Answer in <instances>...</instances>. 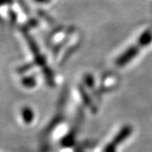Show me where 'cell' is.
<instances>
[{
	"label": "cell",
	"mask_w": 152,
	"mask_h": 152,
	"mask_svg": "<svg viewBox=\"0 0 152 152\" xmlns=\"http://www.w3.org/2000/svg\"><path fill=\"white\" fill-rule=\"evenodd\" d=\"M152 42V31L151 30H147L146 31L143 33L140 39L136 42L135 45L131 46L124 53L120 56L116 61V64L119 67L126 65L131 59H133L138 53H140V50L143 48L148 46Z\"/></svg>",
	"instance_id": "obj_1"
},
{
	"label": "cell",
	"mask_w": 152,
	"mask_h": 152,
	"mask_svg": "<svg viewBox=\"0 0 152 152\" xmlns=\"http://www.w3.org/2000/svg\"><path fill=\"white\" fill-rule=\"evenodd\" d=\"M13 3V0H0V6L10 5Z\"/></svg>",
	"instance_id": "obj_2"
}]
</instances>
